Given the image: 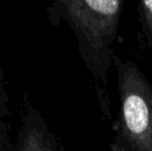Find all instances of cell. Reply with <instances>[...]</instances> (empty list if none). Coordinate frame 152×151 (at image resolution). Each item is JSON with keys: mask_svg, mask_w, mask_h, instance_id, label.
Instances as JSON below:
<instances>
[{"mask_svg": "<svg viewBox=\"0 0 152 151\" xmlns=\"http://www.w3.org/2000/svg\"><path fill=\"white\" fill-rule=\"evenodd\" d=\"M123 8L124 0H51L47 5L50 26L66 21L76 36L79 55L92 76L105 119L112 118L107 82Z\"/></svg>", "mask_w": 152, "mask_h": 151, "instance_id": "6da1fadb", "label": "cell"}, {"mask_svg": "<svg viewBox=\"0 0 152 151\" xmlns=\"http://www.w3.org/2000/svg\"><path fill=\"white\" fill-rule=\"evenodd\" d=\"M116 68L119 114L113 122L112 151H152V84L129 59L112 56Z\"/></svg>", "mask_w": 152, "mask_h": 151, "instance_id": "7a4b0ae2", "label": "cell"}, {"mask_svg": "<svg viewBox=\"0 0 152 151\" xmlns=\"http://www.w3.org/2000/svg\"><path fill=\"white\" fill-rule=\"evenodd\" d=\"M12 151H64L63 144L28 94L23 98L21 122Z\"/></svg>", "mask_w": 152, "mask_h": 151, "instance_id": "3957f363", "label": "cell"}, {"mask_svg": "<svg viewBox=\"0 0 152 151\" xmlns=\"http://www.w3.org/2000/svg\"><path fill=\"white\" fill-rule=\"evenodd\" d=\"M11 133V110L10 96L7 92L5 74L0 64V151H12L10 138Z\"/></svg>", "mask_w": 152, "mask_h": 151, "instance_id": "277c9868", "label": "cell"}, {"mask_svg": "<svg viewBox=\"0 0 152 151\" xmlns=\"http://www.w3.org/2000/svg\"><path fill=\"white\" fill-rule=\"evenodd\" d=\"M139 20L147 45L152 51V0H139Z\"/></svg>", "mask_w": 152, "mask_h": 151, "instance_id": "5b68a950", "label": "cell"}]
</instances>
